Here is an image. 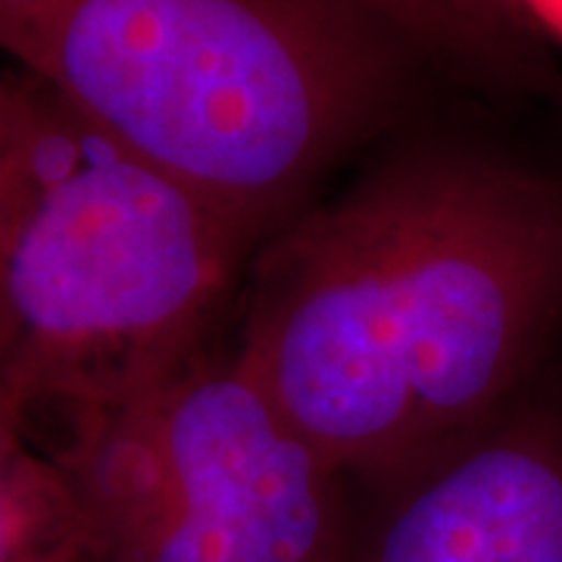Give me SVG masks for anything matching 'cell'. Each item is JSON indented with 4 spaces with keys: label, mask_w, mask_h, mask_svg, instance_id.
Returning <instances> with one entry per match:
<instances>
[{
    "label": "cell",
    "mask_w": 562,
    "mask_h": 562,
    "mask_svg": "<svg viewBox=\"0 0 562 562\" xmlns=\"http://www.w3.org/2000/svg\"><path fill=\"white\" fill-rule=\"evenodd\" d=\"M560 322V181L443 154L384 169L266 244L232 360L344 479L462 441Z\"/></svg>",
    "instance_id": "cell-1"
},
{
    "label": "cell",
    "mask_w": 562,
    "mask_h": 562,
    "mask_svg": "<svg viewBox=\"0 0 562 562\" xmlns=\"http://www.w3.org/2000/svg\"><path fill=\"white\" fill-rule=\"evenodd\" d=\"M375 16L406 41L443 57L479 66H506L509 44L462 16L450 0H344Z\"/></svg>",
    "instance_id": "cell-7"
},
{
    "label": "cell",
    "mask_w": 562,
    "mask_h": 562,
    "mask_svg": "<svg viewBox=\"0 0 562 562\" xmlns=\"http://www.w3.org/2000/svg\"><path fill=\"white\" fill-rule=\"evenodd\" d=\"M254 235L0 72V403L44 438L210 357Z\"/></svg>",
    "instance_id": "cell-2"
},
{
    "label": "cell",
    "mask_w": 562,
    "mask_h": 562,
    "mask_svg": "<svg viewBox=\"0 0 562 562\" xmlns=\"http://www.w3.org/2000/svg\"><path fill=\"white\" fill-rule=\"evenodd\" d=\"M0 562H91L79 484L7 403H0Z\"/></svg>",
    "instance_id": "cell-6"
},
{
    "label": "cell",
    "mask_w": 562,
    "mask_h": 562,
    "mask_svg": "<svg viewBox=\"0 0 562 562\" xmlns=\"http://www.w3.org/2000/svg\"><path fill=\"white\" fill-rule=\"evenodd\" d=\"M406 41L344 0H0V54L250 232L372 122Z\"/></svg>",
    "instance_id": "cell-3"
},
{
    "label": "cell",
    "mask_w": 562,
    "mask_h": 562,
    "mask_svg": "<svg viewBox=\"0 0 562 562\" xmlns=\"http://www.w3.org/2000/svg\"><path fill=\"white\" fill-rule=\"evenodd\" d=\"M450 3L460 10L462 16H469L475 25H482L484 32H491L503 41H513V35L525 29L516 16V10L509 7V0H450Z\"/></svg>",
    "instance_id": "cell-8"
},
{
    "label": "cell",
    "mask_w": 562,
    "mask_h": 562,
    "mask_svg": "<svg viewBox=\"0 0 562 562\" xmlns=\"http://www.w3.org/2000/svg\"><path fill=\"white\" fill-rule=\"evenodd\" d=\"M362 562H562L560 416H519L438 462Z\"/></svg>",
    "instance_id": "cell-5"
},
{
    "label": "cell",
    "mask_w": 562,
    "mask_h": 562,
    "mask_svg": "<svg viewBox=\"0 0 562 562\" xmlns=\"http://www.w3.org/2000/svg\"><path fill=\"white\" fill-rule=\"evenodd\" d=\"M522 25H535L562 44V0H509Z\"/></svg>",
    "instance_id": "cell-9"
},
{
    "label": "cell",
    "mask_w": 562,
    "mask_h": 562,
    "mask_svg": "<svg viewBox=\"0 0 562 562\" xmlns=\"http://www.w3.org/2000/svg\"><path fill=\"white\" fill-rule=\"evenodd\" d=\"M41 441L79 484L91 562H344L341 475L232 357Z\"/></svg>",
    "instance_id": "cell-4"
}]
</instances>
